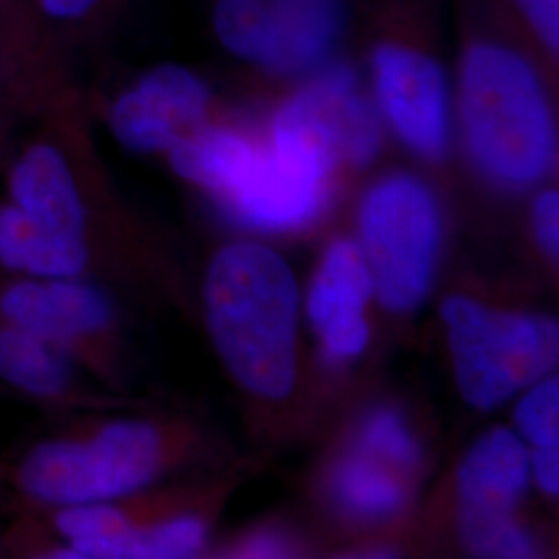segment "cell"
Instances as JSON below:
<instances>
[{"label": "cell", "mask_w": 559, "mask_h": 559, "mask_svg": "<svg viewBox=\"0 0 559 559\" xmlns=\"http://www.w3.org/2000/svg\"><path fill=\"white\" fill-rule=\"evenodd\" d=\"M166 156L180 179L260 230H293L313 221L338 166L332 145L290 98L274 115L267 141L203 122Z\"/></svg>", "instance_id": "6da1fadb"}, {"label": "cell", "mask_w": 559, "mask_h": 559, "mask_svg": "<svg viewBox=\"0 0 559 559\" xmlns=\"http://www.w3.org/2000/svg\"><path fill=\"white\" fill-rule=\"evenodd\" d=\"M177 456L158 420H55L0 454V516L140 496Z\"/></svg>", "instance_id": "7a4b0ae2"}, {"label": "cell", "mask_w": 559, "mask_h": 559, "mask_svg": "<svg viewBox=\"0 0 559 559\" xmlns=\"http://www.w3.org/2000/svg\"><path fill=\"white\" fill-rule=\"evenodd\" d=\"M203 311L222 362L260 399H286L297 380L299 284L261 242L222 247L203 278Z\"/></svg>", "instance_id": "3957f363"}, {"label": "cell", "mask_w": 559, "mask_h": 559, "mask_svg": "<svg viewBox=\"0 0 559 559\" xmlns=\"http://www.w3.org/2000/svg\"><path fill=\"white\" fill-rule=\"evenodd\" d=\"M456 108L468 158L489 182L522 191L551 173L554 110L537 69L514 46L483 38L462 50Z\"/></svg>", "instance_id": "277c9868"}, {"label": "cell", "mask_w": 559, "mask_h": 559, "mask_svg": "<svg viewBox=\"0 0 559 559\" xmlns=\"http://www.w3.org/2000/svg\"><path fill=\"white\" fill-rule=\"evenodd\" d=\"M441 318L460 394L479 411L506 404L558 362L556 321L498 311L468 297L443 300Z\"/></svg>", "instance_id": "5b68a950"}, {"label": "cell", "mask_w": 559, "mask_h": 559, "mask_svg": "<svg viewBox=\"0 0 559 559\" xmlns=\"http://www.w3.org/2000/svg\"><path fill=\"white\" fill-rule=\"evenodd\" d=\"M360 251L373 293L390 311H413L427 297L440 253L441 214L425 180L394 173L360 201Z\"/></svg>", "instance_id": "8992f818"}, {"label": "cell", "mask_w": 559, "mask_h": 559, "mask_svg": "<svg viewBox=\"0 0 559 559\" xmlns=\"http://www.w3.org/2000/svg\"><path fill=\"white\" fill-rule=\"evenodd\" d=\"M0 321L50 342L87 376L112 373L117 307L100 282L4 274Z\"/></svg>", "instance_id": "52a82bcc"}, {"label": "cell", "mask_w": 559, "mask_h": 559, "mask_svg": "<svg viewBox=\"0 0 559 559\" xmlns=\"http://www.w3.org/2000/svg\"><path fill=\"white\" fill-rule=\"evenodd\" d=\"M371 80L381 119L413 154L441 160L452 138L454 96L436 57L404 41H378Z\"/></svg>", "instance_id": "ba28073f"}, {"label": "cell", "mask_w": 559, "mask_h": 559, "mask_svg": "<svg viewBox=\"0 0 559 559\" xmlns=\"http://www.w3.org/2000/svg\"><path fill=\"white\" fill-rule=\"evenodd\" d=\"M210 85L185 64L166 62L143 73L108 108V129L135 154H168L205 122Z\"/></svg>", "instance_id": "9c48e42d"}, {"label": "cell", "mask_w": 559, "mask_h": 559, "mask_svg": "<svg viewBox=\"0 0 559 559\" xmlns=\"http://www.w3.org/2000/svg\"><path fill=\"white\" fill-rule=\"evenodd\" d=\"M528 480L531 454L514 431L496 427L475 441L459 471L460 531L473 554L489 551L512 533Z\"/></svg>", "instance_id": "30bf717a"}, {"label": "cell", "mask_w": 559, "mask_h": 559, "mask_svg": "<svg viewBox=\"0 0 559 559\" xmlns=\"http://www.w3.org/2000/svg\"><path fill=\"white\" fill-rule=\"evenodd\" d=\"M373 280L359 242L336 240L325 251L307 297V316L320 336L325 359H355L369 344L367 302Z\"/></svg>", "instance_id": "8fae6325"}, {"label": "cell", "mask_w": 559, "mask_h": 559, "mask_svg": "<svg viewBox=\"0 0 559 559\" xmlns=\"http://www.w3.org/2000/svg\"><path fill=\"white\" fill-rule=\"evenodd\" d=\"M80 365L50 342L0 321V388L34 404L50 419L75 415L94 404Z\"/></svg>", "instance_id": "7c38bea8"}, {"label": "cell", "mask_w": 559, "mask_h": 559, "mask_svg": "<svg viewBox=\"0 0 559 559\" xmlns=\"http://www.w3.org/2000/svg\"><path fill=\"white\" fill-rule=\"evenodd\" d=\"M267 71L305 75L325 67L346 27V0H270Z\"/></svg>", "instance_id": "4fadbf2b"}, {"label": "cell", "mask_w": 559, "mask_h": 559, "mask_svg": "<svg viewBox=\"0 0 559 559\" xmlns=\"http://www.w3.org/2000/svg\"><path fill=\"white\" fill-rule=\"evenodd\" d=\"M332 493L340 508L355 519H390L404 503L402 483L365 450L340 460Z\"/></svg>", "instance_id": "5bb4252c"}, {"label": "cell", "mask_w": 559, "mask_h": 559, "mask_svg": "<svg viewBox=\"0 0 559 559\" xmlns=\"http://www.w3.org/2000/svg\"><path fill=\"white\" fill-rule=\"evenodd\" d=\"M212 23L228 55L267 69L272 55L270 0H216Z\"/></svg>", "instance_id": "9a60e30c"}, {"label": "cell", "mask_w": 559, "mask_h": 559, "mask_svg": "<svg viewBox=\"0 0 559 559\" xmlns=\"http://www.w3.org/2000/svg\"><path fill=\"white\" fill-rule=\"evenodd\" d=\"M360 448L380 459L399 466H415L419 462V443L406 420L394 408H376L360 427Z\"/></svg>", "instance_id": "2e32d148"}, {"label": "cell", "mask_w": 559, "mask_h": 559, "mask_svg": "<svg viewBox=\"0 0 559 559\" xmlns=\"http://www.w3.org/2000/svg\"><path fill=\"white\" fill-rule=\"evenodd\" d=\"M516 427L520 440L533 448H554L559 443L558 378H543L526 388L516 406Z\"/></svg>", "instance_id": "e0dca14e"}, {"label": "cell", "mask_w": 559, "mask_h": 559, "mask_svg": "<svg viewBox=\"0 0 559 559\" xmlns=\"http://www.w3.org/2000/svg\"><path fill=\"white\" fill-rule=\"evenodd\" d=\"M520 17L528 25L540 46L558 57L559 0H512Z\"/></svg>", "instance_id": "ac0fdd59"}, {"label": "cell", "mask_w": 559, "mask_h": 559, "mask_svg": "<svg viewBox=\"0 0 559 559\" xmlns=\"http://www.w3.org/2000/svg\"><path fill=\"white\" fill-rule=\"evenodd\" d=\"M531 221H533V233L535 239L539 242L540 249L558 258L559 251V195L558 191H543L533 201L531 210Z\"/></svg>", "instance_id": "d6986e66"}, {"label": "cell", "mask_w": 559, "mask_h": 559, "mask_svg": "<svg viewBox=\"0 0 559 559\" xmlns=\"http://www.w3.org/2000/svg\"><path fill=\"white\" fill-rule=\"evenodd\" d=\"M531 475L537 480L547 496H558L559 491V452L554 448H535L531 454Z\"/></svg>", "instance_id": "ffe728a7"}, {"label": "cell", "mask_w": 559, "mask_h": 559, "mask_svg": "<svg viewBox=\"0 0 559 559\" xmlns=\"http://www.w3.org/2000/svg\"><path fill=\"white\" fill-rule=\"evenodd\" d=\"M41 13L52 21H80L94 13L104 0H38Z\"/></svg>", "instance_id": "44dd1931"}, {"label": "cell", "mask_w": 559, "mask_h": 559, "mask_svg": "<svg viewBox=\"0 0 559 559\" xmlns=\"http://www.w3.org/2000/svg\"><path fill=\"white\" fill-rule=\"evenodd\" d=\"M290 551V543L280 533H261L253 535L240 547L245 558H282Z\"/></svg>", "instance_id": "7402d4cb"}, {"label": "cell", "mask_w": 559, "mask_h": 559, "mask_svg": "<svg viewBox=\"0 0 559 559\" xmlns=\"http://www.w3.org/2000/svg\"><path fill=\"white\" fill-rule=\"evenodd\" d=\"M11 110H29V104L23 98L17 83L7 75L0 64V119H7Z\"/></svg>", "instance_id": "603a6c76"}, {"label": "cell", "mask_w": 559, "mask_h": 559, "mask_svg": "<svg viewBox=\"0 0 559 559\" xmlns=\"http://www.w3.org/2000/svg\"><path fill=\"white\" fill-rule=\"evenodd\" d=\"M7 119H0V166H7L11 156H7Z\"/></svg>", "instance_id": "cb8c5ba5"}, {"label": "cell", "mask_w": 559, "mask_h": 559, "mask_svg": "<svg viewBox=\"0 0 559 559\" xmlns=\"http://www.w3.org/2000/svg\"><path fill=\"white\" fill-rule=\"evenodd\" d=\"M0 558H7V549H4V522L0 516Z\"/></svg>", "instance_id": "d4e9b609"}]
</instances>
